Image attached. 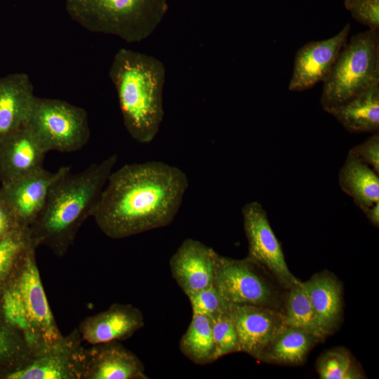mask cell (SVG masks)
<instances>
[{
	"label": "cell",
	"instance_id": "603a6c76",
	"mask_svg": "<svg viewBox=\"0 0 379 379\" xmlns=\"http://www.w3.org/2000/svg\"><path fill=\"white\" fill-rule=\"evenodd\" d=\"M179 347L182 354L196 364L206 365L215 361L211 319L193 314Z\"/></svg>",
	"mask_w": 379,
	"mask_h": 379
},
{
	"label": "cell",
	"instance_id": "3957f363",
	"mask_svg": "<svg viewBox=\"0 0 379 379\" xmlns=\"http://www.w3.org/2000/svg\"><path fill=\"white\" fill-rule=\"evenodd\" d=\"M109 77L117 91L127 132L139 143L151 142L164 116V65L152 55L121 48L113 58Z\"/></svg>",
	"mask_w": 379,
	"mask_h": 379
},
{
	"label": "cell",
	"instance_id": "484cf974",
	"mask_svg": "<svg viewBox=\"0 0 379 379\" xmlns=\"http://www.w3.org/2000/svg\"><path fill=\"white\" fill-rule=\"evenodd\" d=\"M316 370L321 379L366 378L361 366L344 347H335L322 353L316 362Z\"/></svg>",
	"mask_w": 379,
	"mask_h": 379
},
{
	"label": "cell",
	"instance_id": "7c38bea8",
	"mask_svg": "<svg viewBox=\"0 0 379 379\" xmlns=\"http://www.w3.org/2000/svg\"><path fill=\"white\" fill-rule=\"evenodd\" d=\"M350 24L335 36L325 40L310 41L295 54L288 84L291 91H303L323 82L330 73L343 47L347 41Z\"/></svg>",
	"mask_w": 379,
	"mask_h": 379
},
{
	"label": "cell",
	"instance_id": "1f68e13d",
	"mask_svg": "<svg viewBox=\"0 0 379 379\" xmlns=\"http://www.w3.org/2000/svg\"><path fill=\"white\" fill-rule=\"evenodd\" d=\"M18 227H20L9 206L0 198V241Z\"/></svg>",
	"mask_w": 379,
	"mask_h": 379
},
{
	"label": "cell",
	"instance_id": "44dd1931",
	"mask_svg": "<svg viewBox=\"0 0 379 379\" xmlns=\"http://www.w3.org/2000/svg\"><path fill=\"white\" fill-rule=\"evenodd\" d=\"M324 341L302 329L284 325L265 345L257 360L272 364L301 365L312 349Z\"/></svg>",
	"mask_w": 379,
	"mask_h": 379
},
{
	"label": "cell",
	"instance_id": "6da1fadb",
	"mask_svg": "<svg viewBox=\"0 0 379 379\" xmlns=\"http://www.w3.org/2000/svg\"><path fill=\"white\" fill-rule=\"evenodd\" d=\"M189 186L179 167L160 161L128 164L113 171L93 218L108 237L121 239L169 225Z\"/></svg>",
	"mask_w": 379,
	"mask_h": 379
},
{
	"label": "cell",
	"instance_id": "9c48e42d",
	"mask_svg": "<svg viewBox=\"0 0 379 379\" xmlns=\"http://www.w3.org/2000/svg\"><path fill=\"white\" fill-rule=\"evenodd\" d=\"M244 228L248 244L247 257L266 270L286 289L300 281L290 271L282 250L268 219L258 201L241 208Z\"/></svg>",
	"mask_w": 379,
	"mask_h": 379
},
{
	"label": "cell",
	"instance_id": "f546056e",
	"mask_svg": "<svg viewBox=\"0 0 379 379\" xmlns=\"http://www.w3.org/2000/svg\"><path fill=\"white\" fill-rule=\"evenodd\" d=\"M352 18L371 30L379 28V0H345Z\"/></svg>",
	"mask_w": 379,
	"mask_h": 379
},
{
	"label": "cell",
	"instance_id": "9a60e30c",
	"mask_svg": "<svg viewBox=\"0 0 379 379\" xmlns=\"http://www.w3.org/2000/svg\"><path fill=\"white\" fill-rule=\"evenodd\" d=\"M145 325L141 311L130 304L114 303L107 310L85 318L78 331L92 345L130 338Z\"/></svg>",
	"mask_w": 379,
	"mask_h": 379
},
{
	"label": "cell",
	"instance_id": "d6a6232c",
	"mask_svg": "<svg viewBox=\"0 0 379 379\" xmlns=\"http://www.w3.org/2000/svg\"><path fill=\"white\" fill-rule=\"evenodd\" d=\"M370 222L376 227L379 226V203L363 211Z\"/></svg>",
	"mask_w": 379,
	"mask_h": 379
},
{
	"label": "cell",
	"instance_id": "5bb4252c",
	"mask_svg": "<svg viewBox=\"0 0 379 379\" xmlns=\"http://www.w3.org/2000/svg\"><path fill=\"white\" fill-rule=\"evenodd\" d=\"M215 254L213 248L189 238L171 256L172 277L187 296L213 284Z\"/></svg>",
	"mask_w": 379,
	"mask_h": 379
},
{
	"label": "cell",
	"instance_id": "5b68a950",
	"mask_svg": "<svg viewBox=\"0 0 379 379\" xmlns=\"http://www.w3.org/2000/svg\"><path fill=\"white\" fill-rule=\"evenodd\" d=\"M71 18L86 29L127 43L149 37L163 20L168 0H64Z\"/></svg>",
	"mask_w": 379,
	"mask_h": 379
},
{
	"label": "cell",
	"instance_id": "cb8c5ba5",
	"mask_svg": "<svg viewBox=\"0 0 379 379\" xmlns=\"http://www.w3.org/2000/svg\"><path fill=\"white\" fill-rule=\"evenodd\" d=\"M283 315L285 325L302 329L324 340L328 336L319 324L301 281L288 289Z\"/></svg>",
	"mask_w": 379,
	"mask_h": 379
},
{
	"label": "cell",
	"instance_id": "30bf717a",
	"mask_svg": "<svg viewBox=\"0 0 379 379\" xmlns=\"http://www.w3.org/2000/svg\"><path fill=\"white\" fill-rule=\"evenodd\" d=\"M78 328L62 337L25 367L6 373V379H83L86 350Z\"/></svg>",
	"mask_w": 379,
	"mask_h": 379
},
{
	"label": "cell",
	"instance_id": "ba28073f",
	"mask_svg": "<svg viewBox=\"0 0 379 379\" xmlns=\"http://www.w3.org/2000/svg\"><path fill=\"white\" fill-rule=\"evenodd\" d=\"M27 124L47 152L77 151L91 135L86 111L60 99L36 96Z\"/></svg>",
	"mask_w": 379,
	"mask_h": 379
},
{
	"label": "cell",
	"instance_id": "d6986e66",
	"mask_svg": "<svg viewBox=\"0 0 379 379\" xmlns=\"http://www.w3.org/2000/svg\"><path fill=\"white\" fill-rule=\"evenodd\" d=\"M319 324L327 335L341 325L344 313L343 286L333 273L324 270L302 281Z\"/></svg>",
	"mask_w": 379,
	"mask_h": 379
},
{
	"label": "cell",
	"instance_id": "8992f818",
	"mask_svg": "<svg viewBox=\"0 0 379 379\" xmlns=\"http://www.w3.org/2000/svg\"><path fill=\"white\" fill-rule=\"evenodd\" d=\"M323 83L320 102L325 111L379 83L378 30L352 36Z\"/></svg>",
	"mask_w": 379,
	"mask_h": 379
},
{
	"label": "cell",
	"instance_id": "d4e9b609",
	"mask_svg": "<svg viewBox=\"0 0 379 379\" xmlns=\"http://www.w3.org/2000/svg\"><path fill=\"white\" fill-rule=\"evenodd\" d=\"M32 359L24 338L7 321L0 308V369L4 376L25 367Z\"/></svg>",
	"mask_w": 379,
	"mask_h": 379
},
{
	"label": "cell",
	"instance_id": "e0dca14e",
	"mask_svg": "<svg viewBox=\"0 0 379 379\" xmlns=\"http://www.w3.org/2000/svg\"><path fill=\"white\" fill-rule=\"evenodd\" d=\"M46 150L27 124L0 141L1 183L43 168Z\"/></svg>",
	"mask_w": 379,
	"mask_h": 379
},
{
	"label": "cell",
	"instance_id": "ffe728a7",
	"mask_svg": "<svg viewBox=\"0 0 379 379\" xmlns=\"http://www.w3.org/2000/svg\"><path fill=\"white\" fill-rule=\"evenodd\" d=\"M349 132L375 133L379 129V83L326 110Z\"/></svg>",
	"mask_w": 379,
	"mask_h": 379
},
{
	"label": "cell",
	"instance_id": "4316f807",
	"mask_svg": "<svg viewBox=\"0 0 379 379\" xmlns=\"http://www.w3.org/2000/svg\"><path fill=\"white\" fill-rule=\"evenodd\" d=\"M32 244L28 228L18 227L0 241V288L15 270L24 251Z\"/></svg>",
	"mask_w": 379,
	"mask_h": 379
},
{
	"label": "cell",
	"instance_id": "836d02e7",
	"mask_svg": "<svg viewBox=\"0 0 379 379\" xmlns=\"http://www.w3.org/2000/svg\"><path fill=\"white\" fill-rule=\"evenodd\" d=\"M1 197V187H0V198Z\"/></svg>",
	"mask_w": 379,
	"mask_h": 379
},
{
	"label": "cell",
	"instance_id": "f1b7e54d",
	"mask_svg": "<svg viewBox=\"0 0 379 379\" xmlns=\"http://www.w3.org/2000/svg\"><path fill=\"white\" fill-rule=\"evenodd\" d=\"M192 312L214 318L227 312V304L222 300L213 284L187 295Z\"/></svg>",
	"mask_w": 379,
	"mask_h": 379
},
{
	"label": "cell",
	"instance_id": "2e32d148",
	"mask_svg": "<svg viewBox=\"0 0 379 379\" xmlns=\"http://www.w3.org/2000/svg\"><path fill=\"white\" fill-rule=\"evenodd\" d=\"M143 363L119 341L94 345L86 350L83 379H148Z\"/></svg>",
	"mask_w": 379,
	"mask_h": 379
},
{
	"label": "cell",
	"instance_id": "277c9868",
	"mask_svg": "<svg viewBox=\"0 0 379 379\" xmlns=\"http://www.w3.org/2000/svg\"><path fill=\"white\" fill-rule=\"evenodd\" d=\"M31 244L0 288V308L22 336L34 357L48 351L60 340L61 333L51 312Z\"/></svg>",
	"mask_w": 379,
	"mask_h": 379
},
{
	"label": "cell",
	"instance_id": "8fae6325",
	"mask_svg": "<svg viewBox=\"0 0 379 379\" xmlns=\"http://www.w3.org/2000/svg\"><path fill=\"white\" fill-rule=\"evenodd\" d=\"M71 171L69 166L50 172L44 168L1 183V198L13 211L20 227L28 228L42 211L54 183Z\"/></svg>",
	"mask_w": 379,
	"mask_h": 379
},
{
	"label": "cell",
	"instance_id": "4fadbf2b",
	"mask_svg": "<svg viewBox=\"0 0 379 379\" xmlns=\"http://www.w3.org/2000/svg\"><path fill=\"white\" fill-rule=\"evenodd\" d=\"M227 312L236 328L241 352L255 359L285 325L282 313L264 307L227 304Z\"/></svg>",
	"mask_w": 379,
	"mask_h": 379
},
{
	"label": "cell",
	"instance_id": "7a4b0ae2",
	"mask_svg": "<svg viewBox=\"0 0 379 379\" xmlns=\"http://www.w3.org/2000/svg\"><path fill=\"white\" fill-rule=\"evenodd\" d=\"M117 159L114 154L77 173L69 171L54 183L42 211L29 227L36 248L46 246L58 257L66 254L83 223L93 217Z\"/></svg>",
	"mask_w": 379,
	"mask_h": 379
},
{
	"label": "cell",
	"instance_id": "52a82bcc",
	"mask_svg": "<svg viewBox=\"0 0 379 379\" xmlns=\"http://www.w3.org/2000/svg\"><path fill=\"white\" fill-rule=\"evenodd\" d=\"M213 285L227 304L260 306L284 314L288 290L248 257L234 259L216 252Z\"/></svg>",
	"mask_w": 379,
	"mask_h": 379
},
{
	"label": "cell",
	"instance_id": "4dcf8cb0",
	"mask_svg": "<svg viewBox=\"0 0 379 379\" xmlns=\"http://www.w3.org/2000/svg\"><path fill=\"white\" fill-rule=\"evenodd\" d=\"M348 153L370 166L379 174V133H373L364 142L353 147Z\"/></svg>",
	"mask_w": 379,
	"mask_h": 379
},
{
	"label": "cell",
	"instance_id": "7402d4cb",
	"mask_svg": "<svg viewBox=\"0 0 379 379\" xmlns=\"http://www.w3.org/2000/svg\"><path fill=\"white\" fill-rule=\"evenodd\" d=\"M338 183L362 211L379 203L378 173L350 153L339 171Z\"/></svg>",
	"mask_w": 379,
	"mask_h": 379
},
{
	"label": "cell",
	"instance_id": "83f0119b",
	"mask_svg": "<svg viewBox=\"0 0 379 379\" xmlns=\"http://www.w3.org/2000/svg\"><path fill=\"white\" fill-rule=\"evenodd\" d=\"M215 343V359L241 352L234 325L227 312L211 319Z\"/></svg>",
	"mask_w": 379,
	"mask_h": 379
},
{
	"label": "cell",
	"instance_id": "e575fe53",
	"mask_svg": "<svg viewBox=\"0 0 379 379\" xmlns=\"http://www.w3.org/2000/svg\"><path fill=\"white\" fill-rule=\"evenodd\" d=\"M0 376H2L1 373H0Z\"/></svg>",
	"mask_w": 379,
	"mask_h": 379
},
{
	"label": "cell",
	"instance_id": "ac0fdd59",
	"mask_svg": "<svg viewBox=\"0 0 379 379\" xmlns=\"http://www.w3.org/2000/svg\"><path fill=\"white\" fill-rule=\"evenodd\" d=\"M35 98L26 73L0 77V141L27 124Z\"/></svg>",
	"mask_w": 379,
	"mask_h": 379
}]
</instances>
